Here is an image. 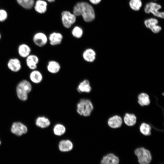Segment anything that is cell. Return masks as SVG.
Here are the masks:
<instances>
[{"mask_svg": "<svg viewBox=\"0 0 164 164\" xmlns=\"http://www.w3.org/2000/svg\"><path fill=\"white\" fill-rule=\"evenodd\" d=\"M32 50L29 45L26 43L19 44L17 48L19 56L22 58H26L31 54Z\"/></svg>", "mask_w": 164, "mask_h": 164, "instance_id": "13", "label": "cell"}, {"mask_svg": "<svg viewBox=\"0 0 164 164\" xmlns=\"http://www.w3.org/2000/svg\"><path fill=\"white\" fill-rule=\"evenodd\" d=\"M32 39L34 43L40 47L45 46L48 42V37L45 33L42 32H38L35 33Z\"/></svg>", "mask_w": 164, "mask_h": 164, "instance_id": "7", "label": "cell"}, {"mask_svg": "<svg viewBox=\"0 0 164 164\" xmlns=\"http://www.w3.org/2000/svg\"><path fill=\"white\" fill-rule=\"evenodd\" d=\"M32 88V84L29 81L25 79L21 80L16 86V91L18 97L22 101H26Z\"/></svg>", "mask_w": 164, "mask_h": 164, "instance_id": "2", "label": "cell"}, {"mask_svg": "<svg viewBox=\"0 0 164 164\" xmlns=\"http://www.w3.org/2000/svg\"><path fill=\"white\" fill-rule=\"evenodd\" d=\"M129 4L131 8L135 11L139 10L142 5L141 0H130Z\"/></svg>", "mask_w": 164, "mask_h": 164, "instance_id": "28", "label": "cell"}, {"mask_svg": "<svg viewBox=\"0 0 164 164\" xmlns=\"http://www.w3.org/2000/svg\"><path fill=\"white\" fill-rule=\"evenodd\" d=\"M7 66L9 70L14 73L19 72L22 68V65L20 60L16 57L9 59L7 62Z\"/></svg>", "mask_w": 164, "mask_h": 164, "instance_id": "8", "label": "cell"}, {"mask_svg": "<svg viewBox=\"0 0 164 164\" xmlns=\"http://www.w3.org/2000/svg\"><path fill=\"white\" fill-rule=\"evenodd\" d=\"M141 132L145 135H149L151 134V127L149 125L143 123L140 127Z\"/></svg>", "mask_w": 164, "mask_h": 164, "instance_id": "27", "label": "cell"}, {"mask_svg": "<svg viewBox=\"0 0 164 164\" xmlns=\"http://www.w3.org/2000/svg\"><path fill=\"white\" fill-rule=\"evenodd\" d=\"M8 17L6 11L3 9H0V22H3L5 21Z\"/></svg>", "mask_w": 164, "mask_h": 164, "instance_id": "30", "label": "cell"}, {"mask_svg": "<svg viewBox=\"0 0 164 164\" xmlns=\"http://www.w3.org/2000/svg\"><path fill=\"white\" fill-rule=\"evenodd\" d=\"M138 102L141 106L149 105L150 103V100L149 95L144 93L139 94L138 96Z\"/></svg>", "mask_w": 164, "mask_h": 164, "instance_id": "23", "label": "cell"}, {"mask_svg": "<svg viewBox=\"0 0 164 164\" xmlns=\"http://www.w3.org/2000/svg\"><path fill=\"white\" fill-rule=\"evenodd\" d=\"M61 68L60 64L55 60H49L46 65V69L48 71L53 74H55L59 73Z\"/></svg>", "mask_w": 164, "mask_h": 164, "instance_id": "15", "label": "cell"}, {"mask_svg": "<svg viewBox=\"0 0 164 164\" xmlns=\"http://www.w3.org/2000/svg\"><path fill=\"white\" fill-rule=\"evenodd\" d=\"M73 146L72 142L69 140H63L60 141L58 147L60 150L63 152L70 151Z\"/></svg>", "mask_w": 164, "mask_h": 164, "instance_id": "19", "label": "cell"}, {"mask_svg": "<svg viewBox=\"0 0 164 164\" xmlns=\"http://www.w3.org/2000/svg\"><path fill=\"white\" fill-rule=\"evenodd\" d=\"M36 125L41 128H46L50 125V121L48 118L45 116H40L36 119Z\"/></svg>", "mask_w": 164, "mask_h": 164, "instance_id": "20", "label": "cell"}, {"mask_svg": "<svg viewBox=\"0 0 164 164\" xmlns=\"http://www.w3.org/2000/svg\"><path fill=\"white\" fill-rule=\"evenodd\" d=\"M1 141H0V144H1Z\"/></svg>", "mask_w": 164, "mask_h": 164, "instance_id": "35", "label": "cell"}, {"mask_svg": "<svg viewBox=\"0 0 164 164\" xmlns=\"http://www.w3.org/2000/svg\"><path fill=\"white\" fill-rule=\"evenodd\" d=\"M47 3L44 0H37L35 3L34 9L38 13H44L47 10Z\"/></svg>", "mask_w": 164, "mask_h": 164, "instance_id": "21", "label": "cell"}, {"mask_svg": "<svg viewBox=\"0 0 164 164\" xmlns=\"http://www.w3.org/2000/svg\"><path fill=\"white\" fill-rule=\"evenodd\" d=\"M125 123L128 126H132L136 122V117L133 114L126 113L124 118Z\"/></svg>", "mask_w": 164, "mask_h": 164, "instance_id": "22", "label": "cell"}, {"mask_svg": "<svg viewBox=\"0 0 164 164\" xmlns=\"http://www.w3.org/2000/svg\"><path fill=\"white\" fill-rule=\"evenodd\" d=\"M47 1H48L49 2H54L55 0H46Z\"/></svg>", "mask_w": 164, "mask_h": 164, "instance_id": "33", "label": "cell"}, {"mask_svg": "<svg viewBox=\"0 0 164 164\" xmlns=\"http://www.w3.org/2000/svg\"><path fill=\"white\" fill-rule=\"evenodd\" d=\"M71 33L73 36L76 39L81 38L83 34V31L82 29L79 26H75L72 29Z\"/></svg>", "mask_w": 164, "mask_h": 164, "instance_id": "26", "label": "cell"}, {"mask_svg": "<svg viewBox=\"0 0 164 164\" xmlns=\"http://www.w3.org/2000/svg\"><path fill=\"white\" fill-rule=\"evenodd\" d=\"M158 20L154 18H150L145 20L144 23L146 27L150 29L152 27L157 25Z\"/></svg>", "mask_w": 164, "mask_h": 164, "instance_id": "29", "label": "cell"}, {"mask_svg": "<svg viewBox=\"0 0 164 164\" xmlns=\"http://www.w3.org/2000/svg\"><path fill=\"white\" fill-rule=\"evenodd\" d=\"M96 53L95 51L91 48H87L83 52L82 57L83 60L86 62L92 63L96 59Z\"/></svg>", "mask_w": 164, "mask_h": 164, "instance_id": "12", "label": "cell"}, {"mask_svg": "<svg viewBox=\"0 0 164 164\" xmlns=\"http://www.w3.org/2000/svg\"><path fill=\"white\" fill-rule=\"evenodd\" d=\"M2 38V35L1 33L0 32V40Z\"/></svg>", "mask_w": 164, "mask_h": 164, "instance_id": "34", "label": "cell"}, {"mask_svg": "<svg viewBox=\"0 0 164 164\" xmlns=\"http://www.w3.org/2000/svg\"><path fill=\"white\" fill-rule=\"evenodd\" d=\"M63 39L62 34L59 32H53L50 34L48 37V41L50 44L53 46L61 44Z\"/></svg>", "mask_w": 164, "mask_h": 164, "instance_id": "11", "label": "cell"}, {"mask_svg": "<svg viewBox=\"0 0 164 164\" xmlns=\"http://www.w3.org/2000/svg\"><path fill=\"white\" fill-rule=\"evenodd\" d=\"M73 12L76 16L82 15L84 21L87 22L92 21L95 17L94 9L87 2L77 3L73 8Z\"/></svg>", "mask_w": 164, "mask_h": 164, "instance_id": "1", "label": "cell"}, {"mask_svg": "<svg viewBox=\"0 0 164 164\" xmlns=\"http://www.w3.org/2000/svg\"><path fill=\"white\" fill-rule=\"evenodd\" d=\"M26 64L31 70L36 69L39 60L37 56L31 54L26 58Z\"/></svg>", "mask_w": 164, "mask_h": 164, "instance_id": "10", "label": "cell"}, {"mask_svg": "<svg viewBox=\"0 0 164 164\" xmlns=\"http://www.w3.org/2000/svg\"><path fill=\"white\" fill-rule=\"evenodd\" d=\"M94 109L91 101L87 98L80 100L77 105V111L80 115L84 117L90 116Z\"/></svg>", "mask_w": 164, "mask_h": 164, "instance_id": "3", "label": "cell"}, {"mask_svg": "<svg viewBox=\"0 0 164 164\" xmlns=\"http://www.w3.org/2000/svg\"><path fill=\"white\" fill-rule=\"evenodd\" d=\"M53 131L54 134L56 135L61 136L65 133L66 132V128L63 125L58 123L54 126Z\"/></svg>", "mask_w": 164, "mask_h": 164, "instance_id": "24", "label": "cell"}, {"mask_svg": "<svg viewBox=\"0 0 164 164\" xmlns=\"http://www.w3.org/2000/svg\"><path fill=\"white\" fill-rule=\"evenodd\" d=\"M18 3L23 8L30 9L33 6L34 0H16Z\"/></svg>", "mask_w": 164, "mask_h": 164, "instance_id": "25", "label": "cell"}, {"mask_svg": "<svg viewBox=\"0 0 164 164\" xmlns=\"http://www.w3.org/2000/svg\"><path fill=\"white\" fill-rule=\"evenodd\" d=\"M161 29V27L157 25H155L150 29L152 32L154 33L159 32Z\"/></svg>", "mask_w": 164, "mask_h": 164, "instance_id": "31", "label": "cell"}, {"mask_svg": "<svg viewBox=\"0 0 164 164\" xmlns=\"http://www.w3.org/2000/svg\"><path fill=\"white\" fill-rule=\"evenodd\" d=\"M137 156L138 161L140 164H149L152 160V156L150 152L143 147L137 149L135 152Z\"/></svg>", "mask_w": 164, "mask_h": 164, "instance_id": "4", "label": "cell"}, {"mask_svg": "<svg viewBox=\"0 0 164 164\" xmlns=\"http://www.w3.org/2000/svg\"><path fill=\"white\" fill-rule=\"evenodd\" d=\"M11 132L17 136H21L26 134L28 131L27 127L20 122H15L11 128Z\"/></svg>", "mask_w": 164, "mask_h": 164, "instance_id": "9", "label": "cell"}, {"mask_svg": "<svg viewBox=\"0 0 164 164\" xmlns=\"http://www.w3.org/2000/svg\"><path fill=\"white\" fill-rule=\"evenodd\" d=\"M77 90L79 93H89L92 90L89 81L87 79H85L81 81L78 84Z\"/></svg>", "mask_w": 164, "mask_h": 164, "instance_id": "14", "label": "cell"}, {"mask_svg": "<svg viewBox=\"0 0 164 164\" xmlns=\"http://www.w3.org/2000/svg\"><path fill=\"white\" fill-rule=\"evenodd\" d=\"M90 2L94 5L97 4L101 1V0H89Z\"/></svg>", "mask_w": 164, "mask_h": 164, "instance_id": "32", "label": "cell"}, {"mask_svg": "<svg viewBox=\"0 0 164 164\" xmlns=\"http://www.w3.org/2000/svg\"><path fill=\"white\" fill-rule=\"evenodd\" d=\"M30 80L35 84L41 83L43 79V76L42 73L37 69L32 70L29 75Z\"/></svg>", "mask_w": 164, "mask_h": 164, "instance_id": "16", "label": "cell"}, {"mask_svg": "<svg viewBox=\"0 0 164 164\" xmlns=\"http://www.w3.org/2000/svg\"><path fill=\"white\" fill-rule=\"evenodd\" d=\"M161 8V6L155 2H150L145 5L144 11L146 13H151L154 16L161 18H164V13L158 10Z\"/></svg>", "mask_w": 164, "mask_h": 164, "instance_id": "5", "label": "cell"}, {"mask_svg": "<svg viewBox=\"0 0 164 164\" xmlns=\"http://www.w3.org/2000/svg\"><path fill=\"white\" fill-rule=\"evenodd\" d=\"M118 158L112 153H109L104 156L101 164H118Z\"/></svg>", "mask_w": 164, "mask_h": 164, "instance_id": "17", "label": "cell"}, {"mask_svg": "<svg viewBox=\"0 0 164 164\" xmlns=\"http://www.w3.org/2000/svg\"><path fill=\"white\" fill-rule=\"evenodd\" d=\"M62 20L63 26L66 28H70L76 21V16L68 11L62 13Z\"/></svg>", "mask_w": 164, "mask_h": 164, "instance_id": "6", "label": "cell"}, {"mask_svg": "<svg viewBox=\"0 0 164 164\" xmlns=\"http://www.w3.org/2000/svg\"><path fill=\"white\" fill-rule=\"evenodd\" d=\"M122 123L121 118L118 115L114 116L108 120V125L112 128H117L121 126Z\"/></svg>", "mask_w": 164, "mask_h": 164, "instance_id": "18", "label": "cell"}]
</instances>
